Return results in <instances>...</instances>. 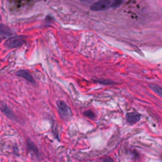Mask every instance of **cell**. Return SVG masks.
Masks as SVG:
<instances>
[{
  "label": "cell",
  "mask_w": 162,
  "mask_h": 162,
  "mask_svg": "<svg viewBox=\"0 0 162 162\" xmlns=\"http://www.w3.org/2000/svg\"><path fill=\"white\" fill-rule=\"evenodd\" d=\"M25 42V37L23 35H17L11 37L5 41V46L8 48H13L22 46Z\"/></svg>",
  "instance_id": "1"
},
{
  "label": "cell",
  "mask_w": 162,
  "mask_h": 162,
  "mask_svg": "<svg viewBox=\"0 0 162 162\" xmlns=\"http://www.w3.org/2000/svg\"><path fill=\"white\" fill-rule=\"evenodd\" d=\"M57 108H58L60 115L64 119H68L71 116V111L64 101L59 100L56 102Z\"/></svg>",
  "instance_id": "2"
},
{
  "label": "cell",
  "mask_w": 162,
  "mask_h": 162,
  "mask_svg": "<svg viewBox=\"0 0 162 162\" xmlns=\"http://www.w3.org/2000/svg\"><path fill=\"white\" fill-rule=\"evenodd\" d=\"M112 1L109 0H102L94 3L91 6V9L92 11H101L108 8L112 5Z\"/></svg>",
  "instance_id": "3"
},
{
  "label": "cell",
  "mask_w": 162,
  "mask_h": 162,
  "mask_svg": "<svg viewBox=\"0 0 162 162\" xmlns=\"http://www.w3.org/2000/svg\"><path fill=\"white\" fill-rule=\"evenodd\" d=\"M31 1H10V9L11 11H20L22 8H24L27 6L31 4Z\"/></svg>",
  "instance_id": "4"
},
{
  "label": "cell",
  "mask_w": 162,
  "mask_h": 162,
  "mask_svg": "<svg viewBox=\"0 0 162 162\" xmlns=\"http://www.w3.org/2000/svg\"><path fill=\"white\" fill-rule=\"evenodd\" d=\"M0 110H1V112L3 113L8 118L10 119L15 118V115L13 112L11 110L10 108L8 107L7 104L3 101L0 102Z\"/></svg>",
  "instance_id": "5"
},
{
  "label": "cell",
  "mask_w": 162,
  "mask_h": 162,
  "mask_svg": "<svg viewBox=\"0 0 162 162\" xmlns=\"http://www.w3.org/2000/svg\"><path fill=\"white\" fill-rule=\"evenodd\" d=\"M12 31L9 27L3 23L0 24V37L5 38L9 37L12 34Z\"/></svg>",
  "instance_id": "6"
},
{
  "label": "cell",
  "mask_w": 162,
  "mask_h": 162,
  "mask_svg": "<svg viewBox=\"0 0 162 162\" xmlns=\"http://www.w3.org/2000/svg\"><path fill=\"white\" fill-rule=\"evenodd\" d=\"M16 75L20 77L23 78V79H25V80L29 81V82H31L32 84L35 83L34 78H33L31 75L29 73V72H27V70H19L16 73Z\"/></svg>",
  "instance_id": "7"
},
{
  "label": "cell",
  "mask_w": 162,
  "mask_h": 162,
  "mask_svg": "<svg viewBox=\"0 0 162 162\" xmlns=\"http://www.w3.org/2000/svg\"><path fill=\"white\" fill-rule=\"evenodd\" d=\"M126 118L129 123L130 124H134L140 120V115L136 112H132L128 113L126 116Z\"/></svg>",
  "instance_id": "8"
},
{
  "label": "cell",
  "mask_w": 162,
  "mask_h": 162,
  "mask_svg": "<svg viewBox=\"0 0 162 162\" xmlns=\"http://www.w3.org/2000/svg\"><path fill=\"white\" fill-rule=\"evenodd\" d=\"M149 88L151 89L152 91H153L155 93H157L158 96L162 98V88L159 86L157 84H151L149 85Z\"/></svg>",
  "instance_id": "9"
},
{
  "label": "cell",
  "mask_w": 162,
  "mask_h": 162,
  "mask_svg": "<svg viewBox=\"0 0 162 162\" xmlns=\"http://www.w3.org/2000/svg\"><path fill=\"white\" fill-rule=\"evenodd\" d=\"M27 145L29 146V147L30 148H31V149L33 150L35 153L36 152L37 153L38 152V150L36 148V146H35V145H34V143H33L32 141H30V140H27Z\"/></svg>",
  "instance_id": "10"
},
{
  "label": "cell",
  "mask_w": 162,
  "mask_h": 162,
  "mask_svg": "<svg viewBox=\"0 0 162 162\" xmlns=\"http://www.w3.org/2000/svg\"><path fill=\"white\" fill-rule=\"evenodd\" d=\"M97 81L98 82L103 84H113V82H112V80L106 79H98Z\"/></svg>",
  "instance_id": "11"
},
{
  "label": "cell",
  "mask_w": 162,
  "mask_h": 162,
  "mask_svg": "<svg viewBox=\"0 0 162 162\" xmlns=\"http://www.w3.org/2000/svg\"><path fill=\"white\" fill-rule=\"evenodd\" d=\"M84 115L86 116H87V117H88L89 118H94V114L93 112H92L91 111H86V112H84Z\"/></svg>",
  "instance_id": "12"
},
{
  "label": "cell",
  "mask_w": 162,
  "mask_h": 162,
  "mask_svg": "<svg viewBox=\"0 0 162 162\" xmlns=\"http://www.w3.org/2000/svg\"><path fill=\"white\" fill-rule=\"evenodd\" d=\"M123 3V1H112V5H111V7H117L118 6H120V5L122 4Z\"/></svg>",
  "instance_id": "13"
},
{
  "label": "cell",
  "mask_w": 162,
  "mask_h": 162,
  "mask_svg": "<svg viewBox=\"0 0 162 162\" xmlns=\"http://www.w3.org/2000/svg\"><path fill=\"white\" fill-rule=\"evenodd\" d=\"M103 162H113V161L112 160V158L107 157V158H104V159H103Z\"/></svg>",
  "instance_id": "14"
}]
</instances>
